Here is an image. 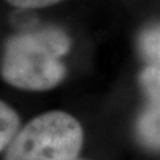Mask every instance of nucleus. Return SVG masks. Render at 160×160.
<instances>
[{"label": "nucleus", "instance_id": "nucleus-1", "mask_svg": "<svg viewBox=\"0 0 160 160\" xmlns=\"http://www.w3.org/2000/svg\"><path fill=\"white\" fill-rule=\"evenodd\" d=\"M71 49V39L59 27H43L8 38L2 59V78L23 91L43 92L66 79L62 58Z\"/></svg>", "mask_w": 160, "mask_h": 160}, {"label": "nucleus", "instance_id": "nucleus-2", "mask_svg": "<svg viewBox=\"0 0 160 160\" xmlns=\"http://www.w3.org/2000/svg\"><path fill=\"white\" fill-rule=\"evenodd\" d=\"M79 120L60 109L32 118L19 128L4 151V160H73L83 148Z\"/></svg>", "mask_w": 160, "mask_h": 160}, {"label": "nucleus", "instance_id": "nucleus-3", "mask_svg": "<svg viewBox=\"0 0 160 160\" xmlns=\"http://www.w3.org/2000/svg\"><path fill=\"white\" fill-rule=\"evenodd\" d=\"M139 83L147 102L136 120V138L146 148L160 151V67H146Z\"/></svg>", "mask_w": 160, "mask_h": 160}, {"label": "nucleus", "instance_id": "nucleus-4", "mask_svg": "<svg viewBox=\"0 0 160 160\" xmlns=\"http://www.w3.org/2000/svg\"><path fill=\"white\" fill-rule=\"evenodd\" d=\"M20 127V116L16 109L0 100V153L6 151Z\"/></svg>", "mask_w": 160, "mask_h": 160}, {"label": "nucleus", "instance_id": "nucleus-5", "mask_svg": "<svg viewBox=\"0 0 160 160\" xmlns=\"http://www.w3.org/2000/svg\"><path fill=\"white\" fill-rule=\"evenodd\" d=\"M140 51L153 66L160 67V26H153L140 33Z\"/></svg>", "mask_w": 160, "mask_h": 160}, {"label": "nucleus", "instance_id": "nucleus-6", "mask_svg": "<svg viewBox=\"0 0 160 160\" xmlns=\"http://www.w3.org/2000/svg\"><path fill=\"white\" fill-rule=\"evenodd\" d=\"M12 7L22 8V9H38V8H46L53 4H58L63 0H6Z\"/></svg>", "mask_w": 160, "mask_h": 160}, {"label": "nucleus", "instance_id": "nucleus-7", "mask_svg": "<svg viewBox=\"0 0 160 160\" xmlns=\"http://www.w3.org/2000/svg\"><path fill=\"white\" fill-rule=\"evenodd\" d=\"M73 160H84V159H79V158H76V159H73Z\"/></svg>", "mask_w": 160, "mask_h": 160}]
</instances>
